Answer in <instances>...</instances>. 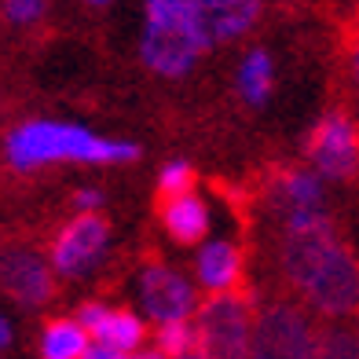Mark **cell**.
Segmentation results:
<instances>
[{
	"label": "cell",
	"mask_w": 359,
	"mask_h": 359,
	"mask_svg": "<svg viewBox=\"0 0 359 359\" xmlns=\"http://www.w3.org/2000/svg\"><path fill=\"white\" fill-rule=\"evenodd\" d=\"M4 158L15 172H37L48 165H125L140 158V147L100 136L81 121L29 118L4 136Z\"/></svg>",
	"instance_id": "1"
},
{
	"label": "cell",
	"mask_w": 359,
	"mask_h": 359,
	"mask_svg": "<svg viewBox=\"0 0 359 359\" xmlns=\"http://www.w3.org/2000/svg\"><path fill=\"white\" fill-rule=\"evenodd\" d=\"M283 271L301 301L326 319H345L359 308V260L334 231L286 238Z\"/></svg>",
	"instance_id": "2"
},
{
	"label": "cell",
	"mask_w": 359,
	"mask_h": 359,
	"mask_svg": "<svg viewBox=\"0 0 359 359\" xmlns=\"http://www.w3.org/2000/svg\"><path fill=\"white\" fill-rule=\"evenodd\" d=\"M205 34L194 19L191 0H143V34L140 62L151 74L176 81L187 77L209 52Z\"/></svg>",
	"instance_id": "3"
},
{
	"label": "cell",
	"mask_w": 359,
	"mask_h": 359,
	"mask_svg": "<svg viewBox=\"0 0 359 359\" xmlns=\"http://www.w3.org/2000/svg\"><path fill=\"white\" fill-rule=\"evenodd\" d=\"M319 345V326L297 301H275L253 316V337L246 359H312Z\"/></svg>",
	"instance_id": "4"
},
{
	"label": "cell",
	"mask_w": 359,
	"mask_h": 359,
	"mask_svg": "<svg viewBox=\"0 0 359 359\" xmlns=\"http://www.w3.org/2000/svg\"><path fill=\"white\" fill-rule=\"evenodd\" d=\"M191 323L194 337H198V352L205 359H246L253 337V308L238 293L198 301V312Z\"/></svg>",
	"instance_id": "5"
},
{
	"label": "cell",
	"mask_w": 359,
	"mask_h": 359,
	"mask_svg": "<svg viewBox=\"0 0 359 359\" xmlns=\"http://www.w3.org/2000/svg\"><path fill=\"white\" fill-rule=\"evenodd\" d=\"M110 257V224L100 213H77L59 227L48 264L55 279H88Z\"/></svg>",
	"instance_id": "6"
},
{
	"label": "cell",
	"mask_w": 359,
	"mask_h": 359,
	"mask_svg": "<svg viewBox=\"0 0 359 359\" xmlns=\"http://www.w3.org/2000/svg\"><path fill=\"white\" fill-rule=\"evenodd\" d=\"M136 297H140V316L154 326L165 323H184L198 312V286L187 271H180L165 260H151L136 275Z\"/></svg>",
	"instance_id": "7"
},
{
	"label": "cell",
	"mask_w": 359,
	"mask_h": 359,
	"mask_svg": "<svg viewBox=\"0 0 359 359\" xmlns=\"http://www.w3.org/2000/svg\"><path fill=\"white\" fill-rule=\"evenodd\" d=\"M312 172L323 180H352L359 172V128L348 121V114H326L312 136Z\"/></svg>",
	"instance_id": "8"
},
{
	"label": "cell",
	"mask_w": 359,
	"mask_h": 359,
	"mask_svg": "<svg viewBox=\"0 0 359 359\" xmlns=\"http://www.w3.org/2000/svg\"><path fill=\"white\" fill-rule=\"evenodd\" d=\"M0 286L19 304L37 308V304L52 301L55 275L44 253L29 250V246H8V250H0Z\"/></svg>",
	"instance_id": "9"
},
{
	"label": "cell",
	"mask_w": 359,
	"mask_h": 359,
	"mask_svg": "<svg viewBox=\"0 0 359 359\" xmlns=\"http://www.w3.org/2000/svg\"><path fill=\"white\" fill-rule=\"evenodd\" d=\"M242 271H246V253H242V246L227 235H213L194 253L191 279L209 297H220V293H235V286L242 283Z\"/></svg>",
	"instance_id": "10"
},
{
	"label": "cell",
	"mask_w": 359,
	"mask_h": 359,
	"mask_svg": "<svg viewBox=\"0 0 359 359\" xmlns=\"http://www.w3.org/2000/svg\"><path fill=\"white\" fill-rule=\"evenodd\" d=\"M194 19L209 44H231L242 41L260 22V0H191Z\"/></svg>",
	"instance_id": "11"
},
{
	"label": "cell",
	"mask_w": 359,
	"mask_h": 359,
	"mask_svg": "<svg viewBox=\"0 0 359 359\" xmlns=\"http://www.w3.org/2000/svg\"><path fill=\"white\" fill-rule=\"evenodd\" d=\"M161 227L169 231V238L176 246H202L213 227V213L209 202L198 191H184L172 198H161Z\"/></svg>",
	"instance_id": "12"
},
{
	"label": "cell",
	"mask_w": 359,
	"mask_h": 359,
	"mask_svg": "<svg viewBox=\"0 0 359 359\" xmlns=\"http://www.w3.org/2000/svg\"><path fill=\"white\" fill-rule=\"evenodd\" d=\"M92 341L133 355V352L147 348V319L140 312H133V308H110L103 323L92 330Z\"/></svg>",
	"instance_id": "13"
},
{
	"label": "cell",
	"mask_w": 359,
	"mask_h": 359,
	"mask_svg": "<svg viewBox=\"0 0 359 359\" xmlns=\"http://www.w3.org/2000/svg\"><path fill=\"white\" fill-rule=\"evenodd\" d=\"M271 88H275V59H271V52L250 48V52L242 55L238 70H235V92L242 95V103L264 107Z\"/></svg>",
	"instance_id": "14"
},
{
	"label": "cell",
	"mask_w": 359,
	"mask_h": 359,
	"mask_svg": "<svg viewBox=\"0 0 359 359\" xmlns=\"http://www.w3.org/2000/svg\"><path fill=\"white\" fill-rule=\"evenodd\" d=\"M92 337L88 330L81 326L74 316H59V319H48L44 330H41V359H81L88 352Z\"/></svg>",
	"instance_id": "15"
},
{
	"label": "cell",
	"mask_w": 359,
	"mask_h": 359,
	"mask_svg": "<svg viewBox=\"0 0 359 359\" xmlns=\"http://www.w3.org/2000/svg\"><path fill=\"white\" fill-rule=\"evenodd\" d=\"M275 194L286 213L297 209H326V180L312 169H286L275 184Z\"/></svg>",
	"instance_id": "16"
},
{
	"label": "cell",
	"mask_w": 359,
	"mask_h": 359,
	"mask_svg": "<svg viewBox=\"0 0 359 359\" xmlns=\"http://www.w3.org/2000/svg\"><path fill=\"white\" fill-rule=\"evenodd\" d=\"M154 348L165 355V359H180V355L194 352V348H198V337H194V323L184 319V323H165V326H158Z\"/></svg>",
	"instance_id": "17"
},
{
	"label": "cell",
	"mask_w": 359,
	"mask_h": 359,
	"mask_svg": "<svg viewBox=\"0 0 359 359\" xmlns=\"http://www.w3.org/2000/svg\"><path fill=\"white\" fill-rule=\"evenodd\" d=\"M312 359H359V334L348 326H330L319 334Z\"/></svg>",
	"instance_id": "18"
},
{
	"label": "cell",
	"mask_w": 359,
	"mask_h": 359,
	"mask_svg": "<svg viewBox=\"0 0 359 359\" xmlns=\"http://www.w3.org/2000/svg\"><path fill=\"white\" fill-rule=\"evenodd\" d=\"M334 231V220L326 209H297L286 213V238H308V235H326Z\"/></svg>",
	"instance_id": "19"
},
{
	"label": "cell",
	"mask_w": 359,
	"mask_h": 359,
	"mask_svg": "<svg viewBox=\"0 0 359 359\" xmlns=\"http://www.w3.org/2000/svg\"><path fill=\"white\" fill-rule=\"evenodd\" d=\"M158 191H161V198H172V194L194 191V169H191V161H184V158L165 161L161 172H158Z\"/></svg>",
	"instance_id": "20"
},
{
	"label": "cell",
	"mask_w": 359,
	"mask_h": 359,
	"mask_svg": "<svg viewBox=\"0 0 359 359\" xmlns=\"http://www.w3.org/2000/svg\"><path fill=\"white\" fill-rule=\"evenodd\" d=\"M48 0H4V15L15 26H34L37 19H44Z\"/></svg>",
	"instance_id": "21"
},
{
	"label": "cell",
	"mask_w": 359,
	"mask_h": 359,
	"mask_svg": "<svg viewBox=\"0 0 359 359\" xmlns=\"http://www.w3.org/2000/svg\"><path fill=\"white\" fill-rule=\"evenodd\" d=\"M107 312H110V308H107L103 301H85V304L77 308V316H74V319H77L81 326H85V330H88V337H92V330L103 323V316H107Z\"/></svg>",
	"instance_id": "22"
},
{
	"label": "cell",
	"mask_w": 359,
	"mask_h": 359,
	"mask_svg": "<svg viewBox=\"0 0 359 359\" xmlns=\"http://www.w3.org/2000/svg\"><path fill=\"white\" fill-rule=\"evenodd\" d=\"M74 209L77 213H100L103 209V191L100 187H81L74 194Z\"/></svg>",
	"instance_id": "23"
},
{
	"label": "cell",
	"mask_w": 359,
	"mask_h": 359,
	"mask_svg": "<svg viewBox=\"0 0 359 359\" xmlns=\"http://www.w3.org/2000/svg\"><path fill=\"white\" fill-rule=\"evenodd\" d=\"M81 359H128L125 352H118V348H107V345H95V341H92V345H88V352L85 355H81Z\"/></svg>",
	"instance_id": "24"
},
{
	"label": "cell",
	"mask_w": 359,
	"mask_h": 359,
	"mask_svg": "<svg viewBox=\"0 0 359 359\" xmlns=\"http://www.w3.org/2000/svg\"><path fill=\"white\" fill-rule=\"evenodd\" d=\"M11 341H15V326H11V319L4 312H0V352L11 348Z\"/></svg>",
	"instance_id": "25"
},
{
	"label": "cell",
	"mask_w": 359,
	"mask_h": 359,
	"mask_svg": "<svg viewBox=\"0 0 359 359\" xmlns=\"http://www.w3.org/2000/svg\"><path fill=\"white\" fill-rule=\"evenodd\" d=\"M128 359H165V355H161L158 348H140V352H133Z\"/></svg>",
	"instance_id": "26"
},
{
	"label": "cell",
	"mask_w": 359,
	"mask_h": 359,
	"mask_svg": "<svg viewBox=\"0 0 359 359\" xmlns=\"http://www.w3.org/2000/svg\"><path fill=\"white\" fill-rule=\"evenodd\" d=\"M352 77L359 81V48H355V52H352Z\"/></svg>",
	"instance_id": "27"
},
{
	"label": "cell",
	"mask_w": 359,
	"mask_h": 359,
	"mask_svg": "<svg viewBox=\"0 0 359 359\" xmlns=\"http://www.w3.org/2000/svg\"><path fill=\"white\" fill-rule=\"evenodd\" d=\"M180 359H205V355H202L198 348H194V352H187V355H180Z\"/></svg>",
	"instance_id": "28"
},
{
	"label": "cell",
	"mask_w": 359,
	"mask_h": 359,
	"mask_svg": "<svg viewBox=\"0 0 359 359\" xmlns=\"http://www.w3.org/2000/svg\"><path fill=\"white\" fill-rule=\"evenodd\" d=\"M85 4H92V8H103V4H110V0H85Z\"/></svg>",
	"instance_id": "29"
}]
</instances>
